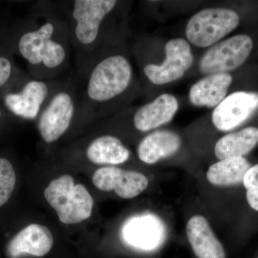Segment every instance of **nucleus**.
<instances>
[{
	"label": "nucleus",
	"mask_w": 258,
	"mask_h": 258,
	"mask_svg": "<svg viewBox=\"0 0 258 258\" xmlns=\"http://www.w3.org/2000/svg\"><path fill=\"white\" fill-rule=\"evenodd\" d=\"M30 28L20 35L19 52L33 79L52 81L66 72L71 60V32L60 4L40 2Z\"/></svg>",
	"instance_id": "obj_1"
},
{
	"label": "nucleus",
	"mask_w": 258,
	"mask_h": 258,
	"mask_svg": "<svg viewBox=\"0 0 258 258\" xmlns=\"http://www.w3.org/2000/svg\"><path fill=\"white\" fill-rule=\"evenodd\" d=\"M80 118L91 120L109 113L113 103L130 89L133 69L124 55L109 47L78 69L74 76Z\"/></svg>",
	"instance_id": "obj_2"
},
{
	"label": "nucleus",
	"mask_w": 258,
	"mask_h": 258,
	"mask_svg": "<svg viewBox=\"0 0 258 258\" xmlns=\"http://www.w3.org/2000/svg\"><path fill=\"white\" fill-rule=\"evenodd\" d=\"M118 2L74 0L60 3L69 23L77 70L108 48L106 27Z\"/></svg>",
	"instance_id": "obj_3"
},
{
	"label": "nucleus",
	"mask_w": 258,
	"mask_h": 258,
	"mask_svg": "<svg viewBox=\"0 0 258 258\" xmlns=\"http://www.w3.org/2000/svg\"><path fill=\"white\" fill-rule=\"evenodd\" d=\"M79 98L74 76L60 81L37 119V129L46 144L57 142L80 120Z\"/></svg>",
	"instance_id": "obj_4"
},
{
	"label": "nucleus",
	"mask_w": 258,
	"mask_h": 258,
	"mask_svg": "<svg viewBox=\"0 0 258 258\" xmlns=\"http://www.w3.org/2000/svg\"><path fill=\"white\" fill-rule=\"evenodd\" d=\"M44 195L64 225L80 223L92 215L94 204L92 196L83 184H76L69 174L50 181Z\"/></svg>",
	"instance_id": "obj_5"
},
{
	"label": "nucleus",
	"mask_w": 258,
	"mask_h": 258,
	"mask_svg": "<svg viewBox=\"0 0 258 258\" xmlns=\"http://www.w3.org/2000/svg\"><path fill=\"white\" fill-rule=\"evenodd\" d=\"M239 23V15L233 10L209 8L190 18L185 33L188 40L195 46L210 47L235 30Z\"/></svg>",
	"instance_id": "obj_6"
},
{
	"label": "nucleus",
	"mask_w": 258,
	"mask_h": 258,
	"mask_svg": "<svg viewBox=\"0 0 258 258\" xmlns=\"http://www.w3.org/2000/svg\"><path fill=\"white\" fill-rule=\"evenodd\" d=\"M253 42L247 35H238L210 47L200 61L205 75L225 74L240 67L248 58Z\"/></svg>",
	"instance_id": "obj_7"
},
{
	"label": "nucleus",
	"mask_w": 258,
	"mask_h": 258,
	"mask_svg": "<svg viewBox=\"0 0 258 258\" xmlns=\"http://www.w3.org/2000/svg\"><path fill=\"white\" fill-rule=\"evenodd\" d=\"M120 236L129 247L143 252H152L165 242L166 225L154 214H139L129 217L124 222Z\"/></svg>",
	"instance_id": "obj_8"
},
{
	"label": "nucleus",
	"mask_w": 258,
	"mask_h": 258,
	"mask_svg": "<svg viewBox=\"0 0 258 258\" xmlns=\"http://www.w3.org/2000/svg\"><path fill=\"white\" fill-rule=\"evenodd\" d=\"M60 82L32 78L24 84L19 92L10 93L5 96V106L17 116L24 119L37 120Z\"/></svg>",
	"instance_id": "obj_9"
},
{
	"label": "nucleus",
	"mask_w": 258,
	"mask_h": 258,
	"mask_svg": "<svg viewBox=\"0 0 258 258\" xmlns=\"http://www.w3.org/2000/svg\"><path fill=\"white\" fill-rule=\"evenodd\" d=\"M164 50L166 59L162 63H148L144 66L146 77L155 85H164L181 79L193 64L191 47L184 39L169 40Z\"/></svg>",
	"instance_id": "obj_10"
},
{
	"label": "nucleus",
	"mask_w": 258,
	"mask_h": 258,
	"mask_svg": "<svg viewBox=\"0 0 258 258\" xmlns=\"http://www.w3.org/2000/svg\"><path fill=\"white\" fill-rule=\"evenodd\" d=\"M257 108V93L237 91L226 97L215 107L212 123L218 130L228 132L243 123Z\"/></svg>",
	"instance_id": "obj_11"
},
{
	"label": "nucleus",
	"mask_w": 258,
	"mask_h": 258,
	"mask_svg": "<svg viewBox=\"0 0 258 258\" xmlns=\"http://www.w3.org/2000/svg\"><path fill=\"white\" fill-rule=\"evenodd\" d=\"M93 184L101 191H115L123 199H132L147 189L149 180L142 173L126 171L108 166L96 169L92 177Z\"/></svg>",
	"instance_id": "obj_12"
},
{
	"label": "nucleus",
	"mask_w": 258,
	"mask_h": 258,
	"mask_svg": "<svg viewBox=\"0 0 258 258\" xmlns=\"http://www.w3.org/2000/svg\"><path fill=\"white\" fill-rule=\"evenodd\" d=\"M53 242V236L47 227L32 224L10 240L7 252L10 258H19L25 254L42 257L50 252Z\"/></svg>",
	"instance_id": "obj_13"
},
{
	"label": "nucleus",
	"mask_w": 258,
	"mask_h": 258,
	"mask_svg": "<svg viewBox=\"0 0 258 258\" xmlns=\"http://www.w3.org/2000/svg\"><path fill=\"white\" fill-rule=\"evenodd\" d=\"M178 109L179 103L175 97L164 93L134 112L133 124L139 132H149L170 122Z\"/></svg>",
	"instance_id": "obj_14"
},
{
	"label": "nucleus",
	"mask_w": 258,
	"mask_h": 258,
	"mask_svg": "<svg viewBox=\"0 0 258 258\" xmlns=\"http://www.w3.org/2000/svg\"><path fill=\"white\" fill-rule=\"evenodd\" d=\"M186 235L194 253L198 258H225V249L205 217L202 215L191 217L186 225Z\"/></svg>",
	"instance_id": "obj_15"
},
{
	"label": "nucleus",
	"mask_w": 258,
	"mask_h": 258,
	"mask_svg": "<svg viewBox=\"0 0 258 258\" xmlns=\"http://www.w3.org/2000/svg\"><path fill=\"white\" fill-rule=\"evenodd\" d=\"M232 82V76L227 73L206 76L191 86L189 101L194 106L209 108L216 107L226 98Z\"/></svg>",
	"instance_id": "obj_16"
},
{
	"label": "nucleus",
	"mask_w": 258,
	"mask_h": 258,
	"mask_svg": "<svg viewBox=\"0 0 258 258\" xmlns=\"http://www.w3.org/2000/svg\"><path fill=\"white\" fill-rule=\"evenodd\" d=\"M179 136L170 131H156L142 139L137 149L141 161L155 164L161 159L171 157L181 147Z\"/></svg>",
	"instance_id": "obj_17"
},
{
	"label": "nucleus",
	"mask_w": 258,
	"mask_h": 258,
	"mask_svg": "<svg viewBox=\"0 0 258 258\" xmlns=\"http://www.w3.org/2000/svg\"><path fill=\"white\" fill-rule=\"evenodd\" d=\"M86 157L93 164L118 165L128 161L130 152L114 136L102 135L88 144Z\"/></svg>",
	"instance_id": "obj_18"
},
{
	"label": "nucleus",
	"mask_w": 258,
	"mask_h": 258,
	"mask_svg": "<svg viewBox=\"0 0 258 258\" xmlns=\"http://www.w3.org/2000/svg\"><path fill=\"white\" fill-rule=\"evenodd\" d=\"M258 143V128L248 127L240 132L227 134L217 142L215 154L217 158L243 157L255 147Z\"/></svg>",
	"instance_id": "obj_19"
},
{
	"label": "nucleus",
	"mask_w": 258,
	"mask_h": 258,
	"mask_svg": "<svg viewBox=\"0 0 258 258\" xmlns=\"http://www.w3.org/2000/svg\"><path fill=\"white\" fill-rule=\"evenodd\" d=\"M251 164L244 157L227 158L209 168L207 178L215 186H228L243 182L244 176Z\"/></svg>",
	"instance_id": "obj_20"
},
{
	"label": "nucleus",
	"mask_w": 258,
	"mask_h": 258,
	"mask_svg": "<svg viewBox=\"0 0 258 258\" xmlns=\"http://www.w3.org/2000/svg\"><path fill=\"white\" fill-rule=\"evenodd\" d=\"M16 174L8 159L0 158V208L8 203L14 191Z\"/></svg>",
	"instance_id": "obj_21"
},
{
	"label": "nucleus",
	"mask_w": 258,
	"mask_h": 258,
	"mask_svg": "<svg viewBox=\"0 0 258 258\" xmlns=\"http://www.w3.org/2000/svg\"><path fill=\"white\" fill-rule=\"evenodd\" d=\"M243 184L249 206L258 212V164L251 166L244 176Z\"/></svg>",
	"instance_id": "obj_22"
},
{
	"label": "nucleus",
	"mask_w": 258,
	"mask_h": 258,
	"mask_svg": "<svg viewBox=\"0 0 258 258\" xmlns=\"http://www.w3.org/2000/svg\"><path fill=\"white\" fill-rule=\"evenodd\" d=\"M11 62L7 57L0 56V88L9 81L12 75Z\"/></svg>",
	"instance_id": "obj_23"
},
{
	"label": "nucleus",
	"mask_w": 258,
	"mask_h": 258,
	"mask_svg": "<svg viewBox=\"0 0 258 258\" xmlns=\"http://www.w3.org/2000/svg\"><path fill=\"white\" fill-rule=\"evenodd\" d=\"M0 118H1V110H0Z\"/></svg>",
	"instance_id": "obj_24"
},
{
	"label": "nucleus",
	"mask_w": 258,
	"mask_h": 258,
	"mask_svg": "<svg viewBox=\"0 0 258 258\" xmlns=\"http://www.w3.org/2000/svg\"><path fill=\"white\" fill-rule=\"evenodd\" d=\"M258 258V257H257Z\"/></svg>",
	"instance_id": "obj_25"
}]
</instances>
